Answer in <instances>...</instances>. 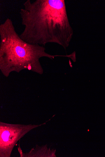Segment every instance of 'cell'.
<instances>
[{
    "mask_svg": "<svg viewBox=\"0 0 105 157\" xmlns=\"http://www.w3.org/2000/svg\"><path fill=\"white\" fill-rule=\"evenodd\" d=\"M0 70L7 77L11 72L19 73L25 69L42 74L43 70L39 60L42 57L52 60L56 56L71 57L70 55H50L46 52L44 46L25 42L9 18L0 25Z\"/></svg>",
    "mask_w": 105,
    "mask_h": 157,
    "instance_id": "cell-2",
    "label": "cell"
},
{
    "mask_svg": "<svg viewBox=\"0 0 105 157\" xmlns=\"http://www.w3.org/2000/svg\"><path fill=\"white\" fill-rule=\"evenodd\" d=\"M20 10L24 30L20 38L30 44L55 43L65 49L73 35L64 0H27Z\"/></svg>",
    "mask_w": 105,
    "mask_h": 157,
    "instance_id": "cell-1",
    "label": "cell"
}]
</instances>
